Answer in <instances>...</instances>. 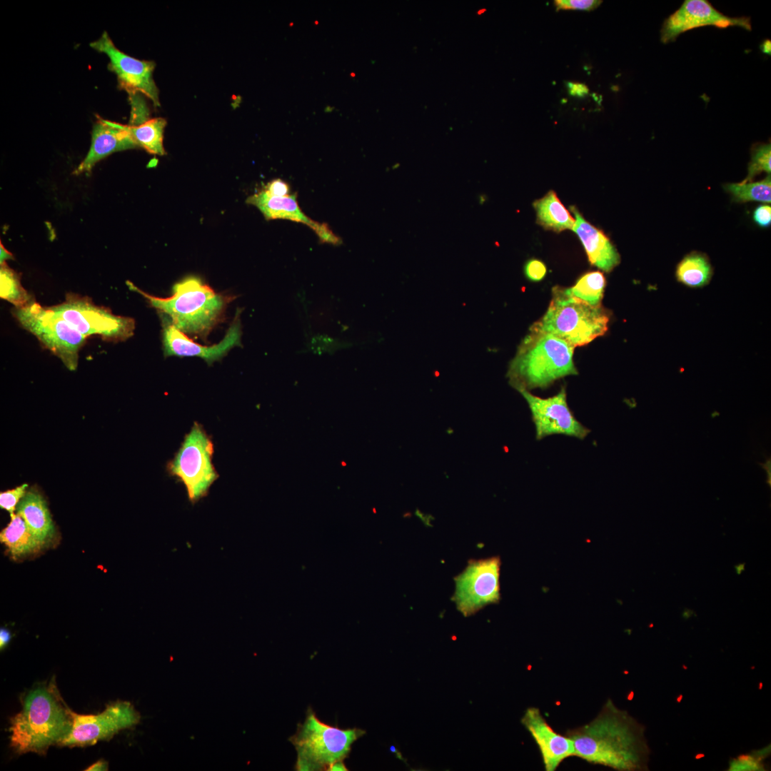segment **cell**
I'll use <instances>...</instances> for the list:
<instances>
[{
    "label": "cell",
    "mask_w": 771,
    "mask_h": 771,
    "mask_svg": "<svg viewBox=\"0 0 771 771\" xmlns=\"http://www.w3.org/2000/svg\"><path fill=\"white\" fill-rule=\"evenodd\" d=\"M71 710L64 702L52 678L31 690L21 710L11 719V745L19 753L44 755L51 745H61L72 726Z\"/></svg>",
    "instance_id": "cell-2"
},
{
    "label": "cell",
    "mask_w": 771,
    "mask_h": 771,
    "mask_svg": "<svg viewBox=\"0 0 771 771\" xmlns=\"http://www.w3.org/2000/svg\"><path fill=\"white\" fill-rule=\"evenodd\" d=\"M11 639L10 632L5 629L1 628L0 630V648L4 649L5 646L9 643Z\"/></svg>",
    "instance_id": "cell-37"
},
{
    "label": "cell",
    "mask_w": 771,
    "mask_h": 771,
    "mask_svg": "<svg viewBox=\"0 0 771 771\" xmlns=\"http://www.w3.org/2000/svg\"><path fill=\"white\" fill-rule=\"evenodd\" d=\"M73 721L70 732L61 746L83 747L111 738L119 731L136 725L139 712L128 701L117 700L107 705L95 715H80L71 712Z\"/></svg>",
    "instance_id": "cell-11"
},
{
    "label": "cell",
    "mask_w": 771,
    "mask_h": 771,
    "mask_svg": "<svg viewBox=\"0 0 771 771\" xmlns=\"http://www.w3.org/2000/svg\"><path fill=\"white\" fill-rule=\"evenodd\" d=\"M314 24H315L316 25H318V24H319V22H318V21L317 20H316V21H314Z\"/></svg>",
    "instance_id": "cell-46"
},
{
    "label": "cell",
    "mask_w": 771,
    "mask_h": 771,
    "mask_svg": "<svg viewBox=\"0 0 771 771\" xmlns=\"http://www.w3.org/2000/svg\"><path fill=\"white\" fill-rule=\"evenodd\" d=\"M518 392L530 408L537 440L551 435H565L583 440L590 432L576 419L570 409L565 387L549 398L534 395L526 390Z\"/></svg>",
    "instance_id": "cell-13"
},
{
    "label": "cell",
    "mask_w": 771,
    "mask_h": 771,
    "mask_svg": "<svg viewBox=\"0 0 771 771\" xmlns=\"http://www.w3.org/2000/svg\"><path fill=\"white\" fill-rule=\"evenodd\" d=\"M500 565L498 556L469 560L464 570L455 577L451 600L464 616L500 601Z\"/></svg>",
    "instance_id": "cell-10"
},
{
    "label": "cell",
    "mask_w": 771,
    "mask_h": 771,
    "mask_svg": "<svg viewBox=\"0 0 771 771\" xmlns=\"http://www.w3.org/2000/svg\"><path fill=\"white\" fill-rule=\"evenodd\" d=\"M644 727L608 700L590 722L568 730L574 756L620 771L647 770L650 749Z\"/></svg>",
    "instance_id": "cell-1"
},
{
    "label": "cell",
    "mask_w": 771,
    "mask_h": 771,
    "mask_svg": "<svg viewBox=\"0 0 771 771\" xmlns=\"http://www.w3.org/2000/svg\"><path fill=\"white\" fill-rule=\"evenodd\" d=\"M241 310L238 309L223 338L216 344L203 346L191 340L170 321L163 329V352L166 356H197L208 365L224 357L235 346H241Z\"/></svg>",
    "instance_id": "cell-15"
},
{
    "label": "cell",
    "mask_w": 771,
    "mask_h": 771,
    "mask_svg": "<svg viewBox=\"0 0 771 771\" xmlns=\"http://www.w3.org/2000/svg\"><path fill=\"white\" fill-rule=\"evenodd\" d=\"M0 540L14 557H20L39 550L43 544L31 533L24 519L17 513L0 533Z\"/></svg>",
    "instance_id": "cell-22"
},
{
    "label": "cell",
    "mask_w": 771,
    "mask_h": 771,
    "mask_svg": "<svg viewBox=\"0 0 771 771\" xmlns=\"http://www.w3.org/2000/svg\"><path fill=\"white\" fill-rule=\"evenodd\" d=\"M675 275L677 280L684 285L693 288L701 287L710 281L712 268L705 254L692 251L677 264Z\"/></svg>",
    "instance_id": "cell-24"
},
{
    "label": "cell",
    "mask_w": 771,
    "mask_h": 771,
    "mask_svg": "<svg viewBox=\"0 0 771 771\" xmlns=\"http://www.w3.org/2000/svg\"><path fill=\"white\" fill-rule=\"evenodd\" d=\"M329 770H331V771H346V770H348V769L346 768L345 764L343 763V761H338V762H336L334 764H333L331 765V767L329 768Z\"/></svg>",
    "instance_id": "cell-40"
},
{
    "label": "cell",
    "mask_w": 771,
    "mask_h": 771,
    "mask_svg": "<svg viewBox=\"0 0 771 771\" xmlns=\"http://www.w3.org/2000/svg\"><path fill=\"white\" fill-rule=\"evenodd\" d=\"M350 75H351V77H353V78L356 76V74L354 72H351Z\"/></svg>",
    "instance_id": "cell-45"
},
{
    "label": "cell",
    "mask_w": 771,
    "mask_h": 771,
    "mask_svg": "<svg viewBox=\"0 0 771 771\" xmlns=\"http://www.w3.org/2000/svg\"><path fill=\"white\" fill-rule=\"evenodd\" d=\"M751 158L748 163L747 176L740 183L752 182L756 176L762 172L767 175L771 172V144L756 143L751 148Z\"/></svg>",
    "instance_id": "cell-28"
},
{
    "label": "cell",
    "mask_w": 771,
    "mask_h": 771,
    "mask_svg": "<svg viewBox=\"0 0 771 771\" xmlns=\"http://www.w3.org/2000/svg\"><path fill=\"white\" fill-rule=\"evenodd\" d=\"M767 755V747L765 751H757L740 756L730 762L729 770H762L764 768L762 760Z\"/></svg>",
    "instance_id": "cell-29"
},
{
    "label": "cell",
    "mask_w": 771,
    "mask_h": 771,
    "mask_svg": "<svg viewBox=\"0 0 771 771\" xmlns=\"http://www.w3.org/2000/svg\"><path fill=\"white\" fill-rule=\"evenodd\" d=\"M136 148L123 124L98 117L93 126L90 148L74 173L89 172L97 162L110 154Z\"/></svg>",
    "instance_id": "cell-18"
},
{
    "label": "cell",
    "mask_w": 771,
    "mask_h": 771,
    "mask_svg": "<svg viewBox=\"0 0 771 771\" xmlns=\"http://www.w3.org/2000/svg\"><path fill=\"white\" fill-rule=\"evenodd\" d=\"M521 722L537 744L546 771H555L565 759L574 756L570 738L556 732L538 708H528Z\"/></svg>",
    "instance_id": "cell-17"
},
{
    "label": "cell",
    "mask_w": 771,
    "mask_h": 771,
    "mask_svg": "<svg viewBox=\"0 0 771 771\" xmlns=\"http://www.w3.org/2000/svg\"><path fill=\"white\" fill-rule=\"evenodd\" d=\"M570 210L575 215L573 228L579 238L591 265L609 273L620 262V256L605 233L588 222L578 209L573 206Z\"/></svg>",
    "instance_id": "cell-19"
},
{
    "label": "cell",
    "mask_w": 771,
    "mask_h": 771,
    "mask_svg": "<svg viewBox=\"0 0 771 771\" xmlns=\"http://www.w3.org/2000/svg\"><path fill=\"white\" fill-rule=\"evenodd\" d=\"M213 450L209 436L201 425L195 422L174 458L167 465L169 474L185 486L192 503L206 496L218 478L212 463Z\"/></svg>",
    "instance_id": "cell-7"
},
{
    "label": "cell",
    "mask_w": 771,
    "mask_h": 771,
    "mask_svg": "<svg viewBox=\"0 0 771 771\" xmlns=\"http://www.w3.org/2000/svg\"><path fill=\"white\" fill-rule=\"evenodd\" d=\"M745 563H740L735 565V569L737 575H740L743 570H745Z\"/></svg>",
    "instance_id": "cell-42"
},
{
    "label": "cell",
    "mask_w": 771,
    "mask_h": 771,
    "mask_svg": "<svg viewBox=\"0 0 771 771\" xmlns=\"http://www.w3.org/2000/svg\"><path fill=\"white\" fill-rule=\"evenodd\" d=\"M1 298L11 303L15 307H21L31 301L30 296L22 287L19 275L6 263L0 269Z\"/></svg>",
    "instance_id": "cell-27"
},
{
    "label": "cell",
    "mask_w": 771,
    "mask_h": 771,
    "mask_svg": "<svg viewBox=\"0 0 771 771\" xmlns=\"http://www.w3.org/2000/svg\"><path fill=\"white\" fill-rule=\"evenodd\" d=\"M268 194L273 196H286L290 194V186L287 182L276 178L268 182L263 188Z\"/></svg>",
    "instance_id": "cell-35"
},
{
    "label": "cell",
    "mask_w": 771,
    "mask_h": 771,
    "mask_svg": "<svg viewBox=\"0 0 771 771\" xmlns=\"http://www.w3.org/2000/svg\"><path fill=\"white\" fill-rule=\"evenodd\" d=\"M533 206L536 211L537 223L545 230L556 233L573 230L575 220L555 191H548L543 197L535 201Z\"/></svg>",
    "instance_id": "cell-21"
},
{
    "label": "cell",
    "mask_w": 771,
    "mask_h": 771,
    "mask_svg": "<svg viewBox=\"0 0 771 771\" xmlns=\"http://www.w3.org/2000/svg\"><path fill=\"white\" fill-rule=\"evenodd\" d=\"M724 190L735 203L755 201L766 204L771 203V176L757 182L732 183L723 185Z\"/></svg>",
    "instance_id": "cell-25"
},
{
    "label": "cell",
    "mask_w": 771,
    "mask_h": 771,
    "mask_svg": "<svg viewBox=\"0 0 771 771\" xmlns=\"http://www.w3.org/2000/svg\"><path fill=\"white\" fill-rule=\"evenodd\" d=\"M16 513L24 519L31 533L43 545L53 538L54 525L46 503L39 492L27 491L16 506Z\"/></svg>",
    "instance_id": "cell-20"
},
{
    "label": "cell",
    "mask_w": 771,
    "mask_h": 771,
    "mask_svg": "<svg viewBox=\"0 0 771 771\" xmlns=\"http://www.w3.org/2000/svg\"><path fill=\"white\" fill-rule=\"evenodd\" d=\"M602 1L598 0H556L554 4L556 9L563 10L592 11L600 6Z\"/></svg>",
    "instance_id": "cell-31"
},
{
    "label": "cell",
    "mask_w": 771,
    "mask_h": 771,
    "mask_svg": "<svg viewBox=\"0 0 771 771\" xmlns=\"http://www.w3.org/2000/svg\"><path fill=\"white\" fill-rule=\"evenodd\" d=\"M13 313L20 324L59 358L69 370L76 369L79 352L85 343L84 336L49 307H42L35 301L15 307Z\"/></svg>",
    "instance_id": "cell-8"
},
{
    "label": "cell",
    "mask_w": 771,
    "mask_h": 771,
    "mask_svg": "<svg viewBox=\"0 0 771 771\" xmlns=\"http://www.w3.org/2000/svg\"><path fill=\"white\" fill-rule=\"evenodd\" d=\"M575 347L553 334L530 330L510 361L507 377L518 391L546 388L565 376L577 375Z\"/></svg>",
    "instance_id": "cell-3"
},
{
    "label": "cell",
    "mask_w": 771,
    "mask_h": 771,
    "mask_svg": "<svg viewBox=\"0 0 771 771\" xmlns=\"http://www.w3.org/2000/svg\"><path fill=\"white\" fill-rule=\"evenodd\" d=\"M525 273L533 281H541L546 274L545 265L540 260L531 259L525 266Z\"/></svg>",
    "instance_id": "cell-33"
},
{
    "label": "cell",
    "mask_w": 771,
    "mask_h": 771,
    "mask_svg": "<svg viewBox=\"0 0 771 771\" xmlns=\"http://www.w3.org/2000/svg\"><path fill=\"white\" fill-rule=\"evenodd\" d=\"M365 734L358 728L341 729L321 721L309 707L306 719L290 737L297 752L296 769L299 771L329 770L333 764L343 761L352 744Z\"/></svg>",
    "instance_id": "cell-6"
},
{
    "label": "cell",
    "mask_w": 771,
    "mask_h": 771,
    "mask_svg": "<svg viewBox=\"0 0 771 771\" xmlns=\"http://www.w3.org/2000/svg\"><path fill=\"white\" fill-rule=\"evenodd\" d=\"M609 321L602 305L591 306L573 296L568 288L557 286L546 312L530 330L553 334L575 348L605 335Z\"/></svg>",
    "instance_id": "cell-5"
},
{
    "label": "cell",
    "mask_w": 771,
    "mask_h": 771,
    "mask_svg": "<svg viewBox=\"0 0 771 771\" xmlns=\"http://www.w3.org/2000/svg\"><path fill=\"white\" fill-rule=\"evenodd\" d=\"M752 219L755 224L762 228H768L771 225V206L768 204H760L753 211Z\"/></svg>",
    "instance_id": "cell-34"
},
{
    "label": "cell",
    "mask_w": 771,
    "mask_h": 771,
    "mask_svg": "<svg viewBox=\"0 0 771 771\" xmlns=\"http://www.w3.org/2000/svg\"><path fill=\"white\" fill-rule=\"evenodd\" d=\"M128 286L141 294L152 307L168 315L177 329L203 338L220 322L233 299L215 292L196 276H188L176 283L172 296L168 298L146 293L130 282Z\"/></svg>",
    "instance_id": "cell-4"
},
{
    "label": "cell",
    "mask_w": 771,
    "mask_h": 771,
    "mask_svg": "<svg viewBox=\"0 0 771 771\" xmlns=\"http://www.w3.org/2000/svg\"><path fill=\"white\" fill-rule=\"evenodd\" d=\"M333 109H335V107H334V106H326L325 107V109H324V112H326V113H331V112H332V111H333Z\"/></svg>",
    "instance_id": "cell-43"
},
{
    "label": "cell",
    "mask_w": 771,
    "mask_h": 771,
    "mask_svg": "<svg viewBox=\"0 0 771 771\" xmlns=\"http://www.w3.org/2000/svg\"><path fill=\"white\" fill-rule=\"evenodd\" d=\"M246 203L256 206L267 220L285 219L307 225L318 237L321 243L340 246L341 238L325 223L317 222L304 213L297 201V193L273 196L262 190L250 196Z\"/></svg>",
    "instance_id": "cell-16"
},
{
    "label": "cell",
    "mask_w": 771,
    "mask_h": 771,
    "mask_svg": "<svg viewBox=\"0 0 771 771\" xmlns=\"http://www.w3.org/2000/svg\"><path fill=\"white\" fill-rule=\"evenodd\" d=\"M108 762L104 760H99L94 762L89 766L86 770H108Z\"/></svg>",
    "instance_id": "cell-38"
},
{
    "label": "cell",
    "mask_w": 771,
    "mask_h": 771,
    "mask_svg": "<svg viewBox=\"0 0 771 771\" xmlns=\"http://www.w3.org/2000/svg\"><path fill=\"white\" fill-rule=\"evenodd\" d=\"M770 41L768 39L764 41L760 46L762 51L769 55L770 54Z\"/></svg>",
    "instance_id": "cell-41"
},
{
    "label": "cell",
    "mask_w": 771,
    "mask_h": 771,
    "mask_svg": "<svg viewBox=\"0 0 771 771\" xmlns=\"http://www.w3.org/2000/svg\"><path fill=\"white\" fill-rule=\"evenodd\" d=\"M484 11H485V9H479V10H478V11H477V14H478V15H480V14H483V13Z\"/></svg>",
    "instance_id": "cell-44"
},
{
    "label": "cell",
    "mask_w": 771,
    "mask_h": 771,
    "mask_svg": "<svg viewBox=\"0 0 771 771\" xmlns=\"http://www.w3.org/2000/svg\"><path fill=\"white\" fill-rule=\"evenodd\" d=\"M90 46L106 54L109 59V68L117 77L119 86L128 95L143 94L155 106H160L159 92L153 78L155 63L139 60L120 51L106 31L91 42Z\"/></svg>",
    "instance_id": "cell-12"
},
{
    "label": "cell",
    "mask_w": 771,
    "mask_h": 771,
    "mask_svg": "<svg viewBox=\"0 0 771 771\" xmlns=\"http://www.w3.org/2000/svg\"><path fill=\"white\" fill-rule=\"evenodd\" d=\"M707 26L719 29L738 26L752 30L750 17L726 16L706 0H686L665 19L660 29V41L663 44L673 42L687 31Z\"/></svg>",
    "instance_id": "cell-14"
},
{
    "label": "cell",
    "mask_w": 771,
    "mask_h": 771,
    "mask_svg": "<svg viewBox=\"0 0 771 771\" xmlns=\"http://www.w3.org/2000/svg\"><path fill=\"white\" fill-rule=\"evenodd\" d=\"M13 258L12 254L9 252L1 243L0 244V262L1 266L5 264V261L8 259Z\"/></svg>",
    "instance_id": "cell-39"
},
{
    "label": "cell",
    "mask_w": 771,
    "mask_h": 771,
    "mask_svg": "<svg viewBox=\"0 0 771 771\" xmlns=\"http://www.w3.org/2000/svg\"><path fill=\"white\" fill-rule=\"evenodd\" d=\"M166 125L165 119L157 117L139 125H124V127L138 147L151 154L163 156L166 153L163 143Z\"/></svg>",
    "instance_id": "cell-23"
},
{
    "label": "cell",
    "mask_w": 771,
    "mask_h": 771,
    "mask_svg": "<svg viewBox=\"0 0 771 771\" xmlns=\"http://www.w3.org/2000/svg\"><path fill=\"white\" fill-rule=\"evenodd\" d=\"M85 338L99 335L112 341H125L133 335V318L116 316L94 304L87 297L71 294L64 302L49 307Z\"/></svg>",
    "instance_id": "cell-9"
},
{
    "label": "cell",
    "mask_w": 771,
    "mask_h": 771,
    "mask_svg": "<svg viewBox=\"0 0 771 771\" xmlns=\"http://www.w3.org/2000/svg\"><path fill=\"white\" fill-rule=\"evenodd\" d=\"M138 94H130L129 98L132 105L130 124L132 126L139 125L148 120V112L145 104L139 100Z\"/></svg>",
    "instance_id": "cell-32"
},
{
    "label": "cell",
    "mask_w": 771,
    "mask_h": 771,
    "mask_svg": "<svg viewBox=\"0 0 771 771\" xmlns=\"http://www.w3.org/2000/svg\"><path fill=\"white\" fill-rule=\"evenodd\" d=\"M606 280L604 274L598 271L583 274L575 284L568 288V292L574 297L591 305H602Z\"/></svg>",
    "instance_id": "cell-26"
},
{
    "label": "cell",
    "mask_w": 771,
    "mask_h": 771,
    "mask_svg": "<svg viewBox=\"0 0 771 771\" xmlns=\"http://www.w3.org/2000/svg\"><path fill=\"white\" fill-rule=\"evenodd\" d=\"M27 487L28 485L24 483L14 489L0 493V507L1 509L8 511L10 517L15 514L14 511L16 510V506L26 494Z\"/></svg>",
    "instance_id": "cell-30"
},
{
    "label": "cell",
    "mask_w": 771,
    "mask_h": 771,
    "mask_svg": "<svg viewBox=\"0 0 771 771\" xmlns=\"http://www.w3.org/2000/svg\"><path fill=\"white\" fill-rule=\"evenodd\" d=\"M567 85L568 91L572 96L583 97L589 92L588 88L584 84L568 82Z\"/></svg>",
    "instance_id": "cell-36"
}]
</instances>
